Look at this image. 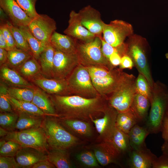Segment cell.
<instances>
[{
  "label": "cell",
  "instance_id": "f35d334b",
  "mask_svg": "<svg viewBox=\"0 0 168 168\" xmlns=\"http://www.w3.org/2000/svg\"><path fill=\"white\" fill-rule=\"evenodd\" d=\"M18 118V114L15 112H0V127L9 132L16 129Z\"/></svg>",
  "mask_w": 168,
  "mask_h": 168
},
{
  "label": "cell",
  "instance_id": "ee69618b",
  "mask_svg": "<svg viewBox=\"0 0 168 168\" xmlns=\"http://www.w3.org/2000/svg\"><path fill=\"white\" fill-rule=\"evenodd\" d=\"M91 77L102 78L110 75L114 68L111 69L100 66L86 67Z\"/></svg>",
  "mask_w": 168,
  "mask_h": 168
},
{
  "label": "cell",
  "instance_id": "7402d4cb",
  "mask_svg": "<svg viewBox=\"0 0 168 168\" xmlns=\"http://www.w3.org/2000/svg\"><path fill=\"white\" fill-rule=\"evenodd\" d=\"M58 119L63 126L78 135L89 137L92 135L91 122L74 118H59Z\"/></svg>",
  "mask_w": 168,
  "mask_h": 168
},
{
  "label": "cell",
  "instance_id": "52a82bcc",
  "mask_svg": "<svg viewBox=\"0 0 168 168\" xmlns=\"http://www.w3.org/2000/svg\"><path fill=\"white\" fill-rule=\"evenodd\" d=\"M19 144L22 147H30L45 152L49 147L45 133L41 127L18 131L9 132L3 138Z\"/></svg>",
  "mask_w": 168,
  "mask_h": 168
},
{
  "label": "cell",
  "instance_id": "9a60e30c",
  "mask_svg": "<svg viewBox=\"0 0 168 168\" xmlns=\"http://www.w3.org/2000/svg\"><path fill=\"white\" fill-rule=\"evenodd\" d=\"M63 33L80 42L93 40L96 36L82 24L78 12L72 10L69 14L68 25Z\"/></svg>",
  "mask_w": 168,
  "mask_h": 168
},
{
  "label": "cell",
  "instance_id": "f6af8a7d",
  "mask_svg": "<svg viewBox=\"0 0 168 168\" xmlns=\"http://www.w3.org/2000/svg\"><path fill=\"white\" fill-rule=\"evenodd\" d=\"M7 21H1L0 29L2 30L6 39L7 46V50L8 51L16 47L15 40L8 27Z\"/></svg>",
  "mask_w": 168,
  "mask_h": 168
},
{
  "label": "cell",
  "instance_id": "5b68a950",
  "mask_svg": "<svg viewBox=\"0 0 168 168\" xmlns=\"http://www.w3.org/2000/svg\"><path fill=\"white\" fill-rule=\"evenodd\" d=\"M100 36H96L93 40L88 42H77V54L79 63L86 67L100 66L110 69L115 68L102 53Z\"/></svg>",
  "mask_w": 168,
  "mask_h": 168
},
{
  "label": "cell",
  "instance_id": "bcb514c9",
  "mask_svg": "<svg viewBox=\"0 0 168 168\" xmlns=\"http://www.w3.org/2000/svg\"><path fill=\"white\" fill-rule=\"evenodd\" d=\"M14 157L0 156V168H20Z\"/></svg>",
  "mask_w": 168,
  "mask_h": 168
},
{
  "label": "cell",
  "instance_id": "484cf974",
  "mask_svg": "<svg viewBox=\"0 0 168 168\" xmlns=\"http://www.w3.org/2000/svg\"><path fill=\"white\" fill-rule=\"evenodd\" d=\"M150 134L146 127L135 125L128 134L130 145L132 149H138L145 147V141Z\"/></svg>",
  "mask_w": 168,
  "mask_h": 168
},
{
  "label": "cell",
  "instance_id": "c3c4849f",
  "mask_svg": "<svg viewBox=\"0 0 168 168\" xmlns=\"http://www.w3.org/2000/svg\"><path fill=\"white\" fill-rule=\"evenodd\" d=\"M134 66V63L131 57L127 54H125L122 56L119 68L122 70L124 69H131Z\"/></svg>",
  "mask_w": 168,
  "mask_h": 168
},
{
  "label": "cell",
  "instance_id": "6da1fadb",
  "mask_svg": "<svg viewBox=\"0 0 168 168\" xmlns=\"http://www.w3.org/2000/svg\"><path fill=\"white\" fill-rule=\"evenodd\" d=\"M50 99L58 118L77 119L91 122L103 115L109 106L108 98L101 96L86 98L76 95H52Z\"/></svg>",
  "mask_w": 168,
  "mask_h": 168
},
{
  "label": "cell",
  "instance_id": "680465c9",
  "mask_svg": "<svg viewBox=\"0 0 168 168\" xmlns=\"http://www.w3.org/2000/svg\"><path fill=\"white\" fill-rule=\"evenodd\" d=\"M166 116L168 118V110H167V111L166 113Z\"/></svg>",
  "mask_w": 168,
  "mask_h": 168
},
{
  "label": "cell",
  "instance_id": "ab89813d",
  "mask_svg": "<svg viewBox=\"0 0 168 168\" xmlns=\"http://www.w3.org/2000/svg\"><path fill=\"white\" fill-rule=\"evenodd\" d=\"M135 87L136 93L146 96L150 101L152 95V89L146 77L140 73L136 78Z\"/></svg>",
  "mask_w": 168,
  "mask_h": 168
},
{
  "label": "cell",
  "instance_id": "cb8c5ba5",
  "mask_svg": "<svg viewBox=\"0 0 168 168\" xmlns=\"http://www.w3.org/2000/svg\"><path fill=\"white\" fill-rule=\"evenodd\" d=\"M34 95L32 102L47 116L58 118L55 109L50 99L40 89L33 88Z\"/></svg>",
  "mask_w": 168,
  "mask_h": 168
},
{
  "label": "cell",
  "instance_id": "5bb4252c",
  "mask_svg": "<svg viewBox=\"0 0 168 168\" xmlns=\"http://www.w3.org/2000/svg\"><path fill=\"white\" fill-rule=\"evenodd\" d=\"M82 25L96 36H102L105 23L102 20L100 12L90 5L78 12Z\"/></svg>",
  "mask_w": 168,
  "mask_h": 168
},
{
  "label": "cell",
  "instance_id": "8d00e7d4",
  "mask_svg": "<svg viewBox=\"0 0 168 168\" xmlns=\"http://www.w3.org/2000/svg\"><path fill=\"white\" fill-rule=\"evenodd\" d=\"M41 68L37 60L33 56L25 62L20 67L19 71L23 76L28 77L38 75Z\"/></svg>",
  "mask_w": 168,
  "mask_h": 168
},
{
  "label": "cell",
  "instance_id": "11a10c76",
  "mask_svg": "<svg viewBox=\"0 0 168 168\" xmlns=\"http://www.w3.org/2000/svg\"><path fill=\"white\" fill-rule=\"evenodd\" d=\"M161 150L163 154L168 156V142H164L161 146Z\"/></svg>",
  "mask_w": 168,
  "mask_h": 168
},
{
  "label": "cell",
  "instance_id": "2e32d148",
  "mask_svg": "<svg viewBox=\"0 0 168 168\" xmlns=\"http://www.w3.org/2000/svg\"><path fill=\"white\" fill-rule=\"evenodd\" d=\"M0 8L10 22L18 27L27 26L31 21L15 0H0Z\"/></svg>",
  "mask_w": 168,
  "mask_h": 168
},
{
  "label": "cell",
  "instance_id": "d4e9b609",
  "mask_svg": "<svg viewBox=\"0 0 168 168\" xmlns=\"http://www.w3.org/2000/svg\"><path fill=\"white\" fill-rule=\"evenodd\" d=\"M9 98L14 111L18 114H23L42 117L47 116L31 102L18 100L9 95Z\"/></svg>",
  "mask_w": 168,
  "mask_h": 168
},
{
  "label": "cell",
  "instance_id": "ba28073f",
  "mask_svg": "<svg viewBox=\"0 0 168 168\" xmlns=\"http://www.w3.org/2000/svg\"><path fill=\"white\" fill-rule=\"evenodd\" d=\"M135 80L134 76L128 74L119 88L108 98L109 105L118 113L130 110L136 93Z\"/></svg>",
  "mask_w": 168,
  "mask_h": 168
},
{
  "label": "cell",
  "instance_id": "db71d44e",
  "mask_svg": "<svg viewBox=\"0 0 168 168\" xmlns=\"http://www.w3.org/2000/svg\"><path fill=\"white\" fill-rule=\"evenodd\" d=\"M0 48L4 49L6 50L7 48L6 40L1 29H0Z\"/></svg>",
  "mask_w": 168,
  "mask_h": 168
},
{
  "label": "cell",
  "instance_id": "3957f363",
  "mask_svg": "<svg viewBox=\"0 0 168 168\" xmlns=\"http://www.w3.org/2000/svg\"><path fill=\"white\" fill-rule=\"evenodd\" d=\"M57 117L46 116L41 127L51 149L66 150L78 144L79 139L67 130Z\"/></svg>",
  "mask_w": 168,
  "mask_h": 168
},
{
  "label": "cell",
  "instance_id": "681fc988",
  "mask_svg": "<svg viewBox=\"0 0 168 168\" xmlns=\"http://www.w3.org/2000/svg\"><path fill=\"white\" fill-rule=\"evenodd\" d=\"M161 132L164 142H168V118L166 116L163 121Z\"/></svg>",
  "mask_w": 168,
  "mask_h": 168
},
{
  "label": "cell",
  "instance_id": "d590c367",
  "mask_svg": "<svg viewBox=\"0 0 168 168\" xmlns=\"http://www.w3.org/2000/svg\"><path fill=\"white\" fill-rule=\"evenodd\" d=\"M9 96L17 100L32 102L34 93L33 88H20L15 87L8 88Z\"/></svg>",
  "mask_w": 168,
  "mask_h": 168
},
{
  "label": "cell",
  "instance_id": "ac0fdd59",
  "mask_svg": "<svg viewBox=\"0 0 168 168\" xmlns=\"http://www.w3.org/2000/svg\"><path fill=\"white\" fill-rule=\"evenodd\" d=\"M20 168H31L40 161L47 160L46 152L30 147L21 148L15 156Z\"/></svg>",
  "mask_w": 168,
  "mask_h": 168
},
{
  "label": "cell",
  "instance_id": "603a6c76",
  "mask_svg": "<svg viewBox=\"0 0 168 168\" xmlns=\"http://www.w3.org/2000/svg\"><path fill=\"white\" fill-rule=\"evenodd\" d=\"M150 103L146 96L136 93L130 108L138 122L147 120Z\"/></svg>",
  "mask_w": 168,
  "mask_h": 168
},
{
  "label": "cell",
  "instance_id": "e575fe53",
  "mask_svg": "<svg viewBox=\"0 0 168 168\" xmlns=\"http://www.w3.org/2000/svg\"><path fill=\"white\" fill-rule=\"evenodd\" d=\"M7 22L15 40L16 48L27 52L32 55L29 45L19 28L13 25L10 21H7Z\"/></svg>",
  "mask_w": 168,
  "mask_h": 168
},
{
  "label": "cell",
  "instance_id": "8992f818",
  "mask_svg": "<svg viewBox=\"0 0 168 168\" xmlns=\"http://www.w3.org/2000/svg\"><path fill=\"white\" fill-rule=\"evenodd\" d=\"M66 79L72 95L86 98L100 96L93 84L87 67L81 64L77 66Z\"/></svg>",
  "mask_w": 168,
  "mask_h": 168
},
{
  "label": "cell",
  "instance_id": "7dc6e473",
  "mask_svg": "<svg viewBox=\"0 0 168 168\" xmlns=\"http://www.w3.org/2000/svg\"><path fill=\"white\" fill-rule=\"evenodd\" d=\"M152 168H168V156L163 154L157 157L153 162Z\"/></svg>",
  "mask_w": 168,
  "mask_h": 168
},
{
  "label": "cell",
  "instance_id": "9f6ffc18",
  "mask_svg": "<svg viewBox=\"0 0 168 168\" xmlns=\"http://www.w3.org/2000/svg\"><path fill=\"white\" fill-rule=\"evenodd\" d=\"M9 131L3 128L0 127V136L3 138L5 137Z\"/></svg>",
  "mask_w": 168,
  "mask_h": 168
},
{
  "label": "cell",
  "instance_id": "ffe728a7",
  "mask_svg": "<svg viewBox=\"0 0 168 168\" xmlns=\"http://www.w3.org/2000/svg\"><path fill=\"white\" fill-rule=\"evenodd\" d=\"M128 165L131 168H152L157 157L146 146L138 149H132L129 154Z\"/></svg>",
  "mask_w": 168,
  "mask_h": 168
},
{
  "label": "cell",
  "instance_id": "e0dca14e",
  "mask_svg": "<svg viewBox=\"0 0 168 168\" xmlns=\"http://www.w3.org/2000/svg\"><path fill=\"white\" fill-rule=\"evenodd\" d=\"M33 82L47 92L62 96L72 95L66 79H49L38 75L33 78Z\"/></svg>",
  "mask_w": 168,
  "mask_h": 168
},
{
  "label": "cell",
  "instance_id": "4316f807",
  "mask_svg": "<svg viewBox=\"0 0 168 168\" xmlns=\"http://www.w3.org/2000/svg\"><path fill=\"white\" fill-rule=\"evenodd\" d=\"M2 66L0 69V76L3 80L13 86L32 88L31 84L16 72L4 65Z\"/></svg>",
  "mask_w": 168,
  "mask_h": 168
},
{
  "label": "cell",
  "instance_id": "60d3db41",
  "mask_svg": "<svg viewBox=\"0 0 168 168\" xmlns=\"http://www.w3.org/2000/svg\"><path fill=\"white\" fill-rule=\"evenodd\" d=\"M77 158L79 162L88 167H96L99 166L98 162L93 152L86 151L77 154Z\"/></svg>",
  "mask_w": 168,
  "mask_h": 168
},
{
  "label": "cell",
  "instance_id": "d6a6232c",
  "mask_svg": "<svg viewBox=\"0 0 168 168\" xmlns=\"http://www.w3.org/2000/svg\"><path fill=\"white\" fill-rule=\"evenodd\" d=\"M18 115L16 129L19 131L41 127L45 117L23 114H20Z\"/></svg>",
  "mask_w": 168,
  "mask_h": 168
},
{
  "label": "cell",
  "instance_id": "7c38bea8",
  "mask_svg": "<svg viewBox=\"0 0 168 168\" xmlns=\"http://www.w3.org/2000/svg\"><path fill=\"white\" fill-rule=\"evenodd\" d=\"M79 63L77 54H67L55 49L52 78L66 79Z\"/></svg>",
  "mask_w": 168,
  "mask_h": 168
},
{
  "label": "cell",
  "instance_id": "f546056e",
  "mask_svg": "<svg viewBox=\"0 0 168 168\" xmlns=\"http://www.w3.org/2000/svg\"><path fill=\"white\" fill-rule=\"evenodd\" d=\"M48 160L58 168L72 167L68 153L66 150L51 149L47 152Z\"/></svg>",
  "mask_w": 168,
  "mask_h": 168
},
{
  "label": "cell",
  "instance_id": "4dcf8cb0",
  "mask_svg": "<svg viewBox=\"0 0 168 168\" xmlns=\"http://www.w3.org/2000/svg\"><path fill=\"white\" fill-rule=\"evenodd\" d=\"M18 28L25 37L29 45L32 56L38 60L41 54L47 44L35 37L30 32L28 26Z\"/></svg>",
  "mask_w": 168,
  "mask_h": 168
},
{
  "label": "cell",
  "instance_id": "b9f144b4",
  "mask_svg": "<svg viewBox=\"0 0 168 168\" xmlns=\"http://www.w3.org/2000/svg\"><path fill=\"white\" fill-rule=\"evenodd\" d=\"M8 88L1 82L0 85V112H14L9 99Z\"/></svg>",
  "mask_w": 168,
  "mask_h": 168
},
{
  "label": "cell",
  "instance_id": "6f0895ef",
  "mask_svg": "<svg viewBox=\"0 0 168 168\" xmlns=\"http://www.w3.org/2000/svg\"><path fill=\"white\" fill-rule=\"evenodd\" d=\"M166 58L167 59H168V52L165 55Z\"/></svg>",
  "mask_w": 168,
  "mask_h": 168
},
{
  "label": "cell",
  "instance_id": "74e56055",
  "mask_svg": "<svg viewBox=\"0 0 168 168\" xmlns=\"http://www.w3.org/2000/svg\"><path fill=\"white\" fill-rule=\"evenodd\" d=\"M18 143L12 140L3 139L0 142V156H15L21 148Z\"/></svg>",
  "mask_w": 168,
  "mask_h": 168
},
{
  "label": "cell",
  "instance_id": "1f68e13d",
  "mask_svg": "<svg viewBox=\"0 0 168 168\" xmlns=\"http://www.w3.org/2000/svg\"><path fill=\"white\" fill-rule=\"evenodd\" d=\"M138 122L135 116L129 110L118 113L116 120V127L127 134Z\"/></svg>",
  "mask_w": 168,
  "mask_h": 168
},
{
  "label": "cell",
  "instance_id": "83f0119b",
  "mask_svg": "<svg viewBox=\"0 0 168 168\" xmlns=\"http://www.w3.org/2000/svg\"><path fill=\"white\" fill-rule=\"evenodd\" d=\"M111 142L120 155L127 153L129 154L132 150L128 134L116 127Z\"/></svg>",
  "mask_w": 168,
  "mask_h": 168
},
{
  "label": "cell",
  "instance_id": "f1b7e54d",
  "mask_svg": "<svg viewBox=\"0 0 168 168\" xmlns=\"http://www.w3.org/2000/svg\"><path fill=\"white\" fill-rule=\"evenodd\" d=\"M55 49L49 43L46 45L39 58L43 73L52 77Z\"/></svg>",
  "mask_w": 168,
  "mask_h": 168
},
{
  "label": "cell",
  "instance_id": "9c48e42d",
  "mask_svg": "<svg viewBox=\"0 0 168 168\" xmlns=\"http://www.w3.org/2000/svg\"><path fill=\"white\" fill-rule=\"evenodd\" d=\"M133 32L130 24L122 20H115L108 24H105L102 37L108 43L117 47L123 44L126 38L132 35Z\"/></svg>",
  "mask_w": 168,
  "mask_h": 168
},
{
  "label": "cell",
  "instance_id": "44dd1931",
  "mask_svg": "<svg viewBox=\"0 0 168 168\" xmlns=\"http://www.w3.org/2000/svg\"><path fill=\"white\" fill-rule=\"evenodd\" d=\"M77 41L66 35L55 31L51 38L50 43L57 50L69 54H77Z\"/></svg>",
  "mask_w": 168,
  "mask_h": 168
},
{
  "label": "cell",
  "instance_id": "8fae6325",
  "mask_svg": "<svg viewBox=\"0 0 168 168\" xmlns=\"http://www.w3.org/2000/svg\"><path fill=\"white\" fill-rule=\"evenodd\" d=\"M28 26L35 37L46 44L50 43L51 36L57 29L55 21L45 14H38Z\"/></svg>",
  "mask_w": 168,
  "mask_h": 168
},
{
  "label": "cell",
  "instance_id": "816d5d0a",
  "mask_svg": "<svg viewBox=\"0 0 168 168\" xmlns=\"http://www.w3.org/2000/svg\"><path fill=\"white\" fill-rule=\"evenodd\" d=\"M56 167L48 159L38 162L34 165L32 168H53Z\"/></svg>",
  "mask_w": 168,
  "mask_h": 168
},
{
  "label": "cell",
  "instance_id": "7a4b0ae2",
  "mask_svg": "<svg viewBox=\"0 0 168 168\" xmlns=\"http://www.w3.org/2000/svg\"><path fill=\"white\" fill-rule=\"evenodd\" d=\"M150 109L146 121V127L150 133L161 132L162 123L168 108V90L159 81L155 82L152 89Z\"/></svg>",
  "mask_w": 168,
  "mask_h": 168
},
{
  "label": "cell",
  "instance_id": "7bdbcfd3",
  "mask_svg": "<svg viewBox=\"0 0 168 168\" xmlns=\"http://www.w3.org/2000/svg\"><path fill=\"white\" fill-rule=\"evenodd\" d=\"M22 9L31 19L37 16L35 6L37 0H15Z\"/></svg>",
  "mask_w": 168,
  "mask_h": 168
},
{
  "label": "cell",
  "instance_id": "d6986e66",
  "mask_svg": "<svg viewBox=\"0 0 168 168\" xmlns=\"http://www.w3.org/2000/svg\"><path fill=\"white\" fill-rule=\"evenodd\" d=\"M93 150L98 162L103 166L117 163L120 156L111 142H98L93 146Z\"/></svg>",
  "mask_w": 168,
  "mask_h": 168
},
{
  "label": "cell",
  "instance_id": "30bf717a",
  "mask_svg": "<svg viewBox=\"0 0 168 168\" xmlns=\"http://www.w3.org/2000/svg\"><path fill=\"white\" fill-rule=\"evenodd\" d=\"M128 74L119 68L115 67L111 73L106 77H91L93 86L100 95L108 98L119 88Z\"/></svg>",
  "mask_w": 168,
  "mask_h": 168
},
{
  "label": "cell",
  "instance_id": "4fadbf2b",
  "mask_svg": "<svg viewBox=\"0 0 168 168\" xmlns=\"http://www.w3.org/2000/svg\"><path fill=\"white\" fill-rule=\"evenodd\" d=\"M118 112L110 105L101 118L93 119L91 122L94 124L99 136L98 142H111L115 130Z\"/></svg>",
  "mask_w": 168,
  "mask_h": 168
},
{
  "label": "cell",
  "instance_id": "f5cc1de1",
  "mask_svg": "<svg viewBox=\"0 0 168 168\" xmlns=\"http://www.w3.org/2000/svg\"><path fill=\"white\" fill-rule=\"evenodd\" d=\"M8 59V51L6 49L0 48V64L2 66L6 63Z\"/></svg>",
  "mask_w": 168,
  "mask_h": 168
},
{
  "label": "cell",
  "instance_id": "f907efd6",
  "mask_svg": "<svg viewBox=\"0 0 168 168\" xmlns=\"http://www.w3.org/2000/svg\"><path fill=\"white\" fill-rule=\"evenodd\" d=\"M121 57V56L118 53H114L110 56L108 60L113 66L116 67L119 65Z\"/></svg>",
  "mask_w": 168,
  "mask_h": 168
},
{
  "label": "cell",
  "instance_id": "836d02e7",
  "mask_svg": "<svg viewBox=\"0 0 168 168\" xmlns=\"http://www.w3.org/2000/svg\"><path fill=\"white\" fill-rule=\"evenodd\" d=\"M32 56L30 53L16 48L8 51L7 62L13 67H20Z\"/></svg>",
  "mask_w": 168,
  "mask_h": 168
},
{
  "label": "cell",
  "instance_id": "277c9868",
  "mask_svg": "<svg viewBox=\"0 0 168 168\" xmlns=\"http://www.w3.org/2000/svg\"><path fill=\"white\" fill-rule=\"evenodd\" d=\"M127 44V54L132 58L139 73L143 75L152 89L154 82L147 55V41L142 36L133 34L128 37Z\"/></svg>",
  "mask_w": 168,
  "mask_h": 168
}]
</instances>
